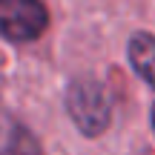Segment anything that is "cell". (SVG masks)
<instances>
[{
	"label": "cell",
	"instance_id": "6da1fadb",
	"mask_svg": "<svg viewBox=\"0 0 155 155\" xmlns=\"http://www.w3.org/2000/svg\"><path fill=\"white\" fill-rule=\"evenodd\" d=\"M66 112L83 135L95 138L112 121V95L98 78H75L66 89Z\"/></svg>",
	"mask_w": 155,
	"mask_h": 155
},
{
	"label": "cell",
	"instance_id": "7a4b0ae2",
	"mask_svg": "<svg viewBox=\"0 0 155 155\" xmlns=\"http://www.w3.org/2000/svg\"><path fill=\"white\" fill-rule=\"evenodd\" d=\"M49 26L43 0H0V35L15 43L38 40Z\"/></svg>",
	"mask_w": 155,
	"mask_h": 155
},
{
	"label": "cell",
	"instance_id": "3957f363",
	"mask_svg": "<svg viewBox=\"0 0 155 155\" xmlns=\"http://www.w3.org/2000/svg\"><path fill=\"white\" fill-rule=\"evenodd\" d=\"M129 63L155 89V38L150 32H135L129 38Z\"/></svg>",
	"mask_w": 155,
	"mask_h": 155
},
{
	"label": "cell",
	"instance_id": "277c9868",
	"mask_svg": "<svg viewBox=\"0 0 155 155\" xmlns=\"http://www.w3.org/2000/svg\"><path fill=\"white\" fill-rule=\"evenodd\" d=\"M0 155H43L35 135L20 124H6L0 129Z\"/></svg>",
	"mask_w": 155,
	"mask_h": 155
},
{
	"label": "cell",
	"instance_id": "5b68a950",
	"mask_svg": "<svg viewBox=\"0 0 155 155\" xmlns=\"http://www.w3.org/2000/svg\"><path fill=\"white\" fill-rule=\"evenodd\" d=\"M152 129H155V106H152Z\"/></svg>",
	"mask_w": 155,
	"mask_h": 155
}]
</instances>
